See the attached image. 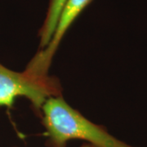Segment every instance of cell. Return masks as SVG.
Returning <instances> with one entry per match:
<instances>
[{
    "label": "cell",
    "mask_w": 147,
    "mask_h": 147,
    "mask_svg": "<svg viewBox=\"0 0 147 147\" xmlns=\"http://www.w3.org/2000/svg\"><path fill=\"white\" fill-rule=\"evenodd\" d=\"M38 117L47 147H66L72 140H81L94 147H135L111 135L105 127L88 119L69 105L62 95L47 99Z\"/></svg>",
    "instance_id": "1"
},
{
    "label": "cell",
    "mask_w": 147,
    "mask_h": 147,
    "mask_svg": "<svg viewBox=\"0 0 147 147\" xmlns=\"http://www.w3.org/2000/svg\"><path fill=\"white\" fill-rule=\"evenodd\" d=\"M79 147H94V146H92V145H90V144H88V143H84V144H83L82 146H80Z\"/></svg>",
    "instance_id": "5"
},
{
    "label": "cell",
    "mask_w": 147,
    "mask_h": 147,
    "mask_svg": "<svg viewBox=\"0 0 147 147\" xmlns=\"http://www.w3.org/2000/svg\"><path fill=\"white\" fill-rule=\"evenodd\" d=\"M65 2L66 0H49L46 16L38 33L39 50L44 48L51 41Z\"/></svg>",
    "instance_id": "4"
},
{
    "label": "cell",
    "mask_w": 147,
    "mask_h": 147,
    "mask_svg": "<svg viewBox=\"0 0 147 147\" xmlns=\"http://www.w3.org/2000/svg\"><path fill=\"white\" fill-rule=\"evenodd\" d=\"M61 95L62 87L57 77L34 78L25 71L16 72L0 63V107L11 109L17 98L25 97L39 115L47 99Z\"/></svg>",
    "instance_id": "2"
},
{
    "label": "cell",
    "mask_w": 147,
    "mask_h": 147,
    "mask_svg": "<svg viewBox=\"0 0 147 147\" xmlns=\"http://www.w3.org/2000/svg\"><path fill=\"white\" fill-rule=\"evenodd\" d=\"M93 0H66L59 16L56 30L51 41L46 47L40 49L28 63L24 70L34 78H47L53 57L57 51L65 34L79 15Z\"/></svg>",
    "instance_id": "3"
}]
</instances>
